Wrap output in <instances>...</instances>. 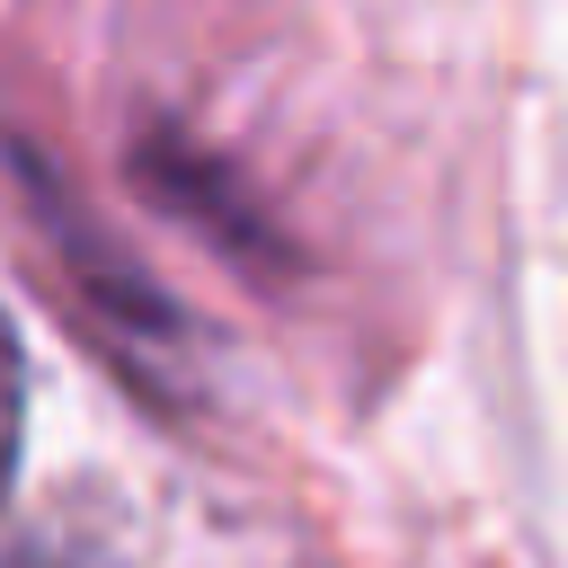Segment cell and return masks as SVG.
<instances>
[{
	"label": "cell",
	"mask_w": 568,
	"mask_h": 568,
	"mask_svg": "<svg viewBox=\"0 0 568 568\" xmlns=\"http://www.w3.org/2000/svg\"><path fill=\"white\" fill-rule=\"evenodd\" d=\"M9 462H18V346L0 320V488H9Z\"/></svg>",
	"instance_id": "obj_1"
}]
</instances>
